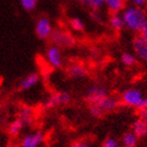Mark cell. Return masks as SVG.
Masks as SVG:
<instances>
[{
  "label": "cell",
  "mask_w": 147,
  "mask_h": 147,
  "mask_svg": "<svg viewBox=\"0 0 147 147\" xmlns=\"http://www.w3.org/2000/svg\"><path fill=\"white\" fill-rule=\"evenodd\" d=\"M122 18L125 23V28L132 32H139L147 20V16L142 7L132 5L123 9Z\"/></svg>",
  "instance_id": "6da1fadb"
},
{
  "label": "cell",
  "mask_w": 147,
  "mask_h": 147,
  "mask_svg": "<svg viewBox=\"0 0 147 147\" xmlns=\"http://www.w3.org/2000/svg\"><path fill=\"white\" fill-rule=\"evenodd\" d=\"M143 99H144V96L137 88L127 89L121 96V101L123 104L129 107H135L137 109H139Z\"/></svg>",
  "instance_id": "7a4b0ae2"
},
{
  "label": "cell",
  "mask_w": 147,
  "mask_h": 147,
  "mask_svg": "<svg viewBox=\"0 0 147 147\" xmlns=\"http://www.w3.org/2000/svg\"><path fill=\"white\" fill-rule=\"evenodd\" d=\"M53 32V25L52 22L47 17H40L36 22L35 25V33L41 40H46L51 38Z\"/></svg>",
  "instance_id": "3957f363"
},
{
  "label": "cell",
  "mask_w": 147,
  "mask_h": 147,
  "mask_svg": "<svg viewBox=\"0 0 147 147\" xmlns=\"http://www.w3.org/2000/svg\"><path fill=\"white\" fill-rule=\"evenodd\" d=\"M106 96H108L107 90L103 86L92 85L86 92L84 99L89 105L92 104H99L102 99H104Z\"/></svg>",
  "instance_id": "277c9868"
},
{
  "label": "cell",
  "mask_w": 147,
  "mask_h": 147,
  "mask_svg": "<svg viewBox=\"0 0 147 147\" xmlns=\"http://www.w3.org/2000/svg\"><path fill=\"white\" fill-rule=\"evenodd\" d=\"M45 58L46 61L52 67L54 68H59L62 66L63 63V58H62V53L60 47L55 44L49 45L46 49L45 53Z\"/></svg>",
  "instance_id": "5b68a950"
},
{
  "label": "cell",
  "mask_w": 147,
  "mask_h": 147,
  "mask_svg": "<svg viewBox=\"0 0 147 147\" xmlns=\"http://www.w3.org/2000/svg\"><path fill=\"white\" fill-rule=\"evenodd\" d=\"M51 40L53 44L59 47H71L75 44V39L73 38V36L64 31L53 32Z\"/></svg>",
  "instance_id": "8992f818"
},
{
  "label": "cell",
  "mask_w": 147,
  "mask_h": 147,
  "mask_svg": "<svg viewBox=\"0 0 147 147\" xmlns=\"http://www.w3.org/2000/svg\"><path fill=\"white\" fill-rule=\"evenodd\" d=\"M71 101V95L66 92H58L49 96L46 101V106L49 108H54L58 105H65Z\"/></svg>",
  "instance_id": "52a82bcc"
},
{
  "label": "cell",
  "mask_w": 147,
  "mask_h": 147,
  "mask_svg": "<svg viewBox=\"0 0 147 147\" xmlns=\"http://www.w3.org/2000/svg\"><path fill=\"white\" fill-rule=\"evenodd\" d=\"M132 47L136 57H138L142 61L147 62V40L141 36L136 37L132 41Z\"/></svg>",
  "instance_id": "ba28073f"
},
{
  "label": "cell",
  "mask_w": 147,
  "mask_h": 147,
  "mask_svg": "<svg viewBox=\"0 0 147 147\" xmlns=\"http://www.w3.org/2000/svg\"><path fill=\"white\" fill-rule=\"evenodd\" d=\"M44 140V135L41 131H35L25 135L21 140V147H39Z\"/></svg>",
  "instance_id": "9c48e42d"
},
{
  "label": "cell",
  "mask_w": 147,
  "mask_h": 147,
  "mask_svg": "<svg viewBox=\"0 0 147 147\" xmlns=\"http://www.w3.org/2000/svg\"><path fill=\"white\" fill-rule=\"evenodd\" d=\"M38 82H39V75L37 73H31L20 81L19 87L21 90H28L34 87Z\"/></svg>",
  "instance_id": "30bf717a"
},
{
  "label": "cell",
  "mask_w": 147,
  "mask_h": 147,
  "mask_svg": "<svg viewBox=\"0 0 147 147\" xmlns=\"http://www.w3.org/2000/svg\"><path fill=\"white\" fill-rule=\"evenodd\" d=\"M18 119L23 123L24 127H28L32 125L33 120H34V111L31 107L24 106L19 110L18 113Z\"/></svg>",
  "instance_id": "8fae6325"
},
{
  "label": "cell",
  "mask_w": 147,
  "mask_h": 147,
  "mask_svg": "<svg viewBox=\"0 0 147 147\" xmlns=\"http://www.w3.org/2000/svg\"><path fill=\"white\" fill-rule=\"evenodd\" d=\"M98 105L104 113H110V111H113L115 109L118 108L119 101L111 96H106L104 99H102Z\"/></svg>",
  "instance_id": "7c38bea8"
},
{
  "label": "cell",
  "mask_w": 147,
  "mask_h": 147,
  "mask_svg": "<svg viewBox=\"0 0 147 147\" xmlns=\"http://www.w3.org/2000/svg\"><path fill=\"white\" fill-rule=\"evenodd\" d=\"M68 76L74 78V79H82V78H85L87 76V68L82 64H78V63H75V64L71 65L68 67Z\"/></svg>",
  "instance_id": "4fadbf2b"
},
{
  "label": "cell",
  "mask_w": 147,
  "mask_h": 147,
  "mask_svg": "<svg viewBox=\"0 0 147 147\" xmlns=\"http://www.w3.org/2000/svg\"><path fill=\"white\" fill-rule=\"evenodd\" d=\"M125 0H105V5L113 14H119L125 9Z\"/></svg>",
  "instance_id": "5bb4252c"
},
{
  "label": "cell",
  "mask_w": 147,
  "mask_h": 147,
  "mask_svg": "<svg viewBox=\"0 0 147 147\" xmlns=\"http://www.w3.org/2000/svg\"><path fill=\"white\" fill-rule=\"evenodd\" d=\"M132 132L135 134L138 138L144 137L147 135V122L142 121V120L138 119L136 120L134 124H132Z\"/></svg>",
  "instance_id": "9a60e30c"
},
{
  "label": "cell",
  "mask_w": 147,
  "mask_h": 147,
  "mask_svg": "<svg viewBox=\"0 0 147 147\" xmlns=\"http://www.w3.org/2000/svg\"><path fill=\"white\" fill-rule=\"evenodd\" d=\"M109 24L115 31H121L125 28V23L122 18V15L119 14H113L109 18Z\"/></svg>",
  "instance_id": "2e32d148"
},
{
  "label": "cell",
  "mask_w": 147,
  "mask_h": 147,
  "mask_svg": "<svg viewBox=\"0 0 147 147\" xmlns=\"http://www.w3.org/2000/svg\"><path fill=\"white\" fill-rule=\"evenodd\" d=\"M23 128H24L23 123H22L19 119H16L9 125L7 132H9V136H12V137H16V136H18L19 134L21 132V130Z\"/></svg>",
  "instance_id": "e0dca14e"
},
{
  "label": "cell",
  "mask_w": 147,
  "mask_h": 147,
  "mask_svg": "<svg viewBox=\"0 0 147 147\" xmlns=\"http://www.w3.org/2000/svg\"><path fill=\"white\" fill-rule=\"evenodd\" d=\"M137 142H138V137L132 131L126 132L122 138L123 147H136Z\"/></svg>",
  "instance_id": "ac0fdd59"
},
{
  "label": "cell",
  "mask_w": 147,
  "mask_h": 147,
  "mask_svg": "<svg viewBox=\"0 0 147 147\" xmlns=\"http://www.w3.org/2000/svg\"><path fill=\"white\" fill-rule=\"evenodd\" d=\"M69 25H71V30L76 32H83L84 31V28H85V24H84V22L81 20L80 18L78 17H74V18L71 19V21H69Z\"/></svg>",
  "instance_id": "d6986e66"
},
{
  "label": "cell",
  "mask_w": 147,
  "mask_h": 147,
  "mask_svg": "<svg viewBox=\"0 0 147 147\" xmlns=\"http://www.w3.org/2000/svg\"><path fill=\"white\" fill-rule=\"evenodd\" d=\"M121 61L126 66H132L137 62V57L135 55L130 54V53H124L122 57H121Z\"/></svg>",
  "instance_id": "ffe728a7"
},
{
  "label": "cell",
  "mask_w": 147,
  "mask_h": 147,
  "mask_svg": "<svg viewBox=\"0 0 147 147\" xmlns=\"http://www.w3.org/2000/svg\"><path fill=\"white\" fill-rule=\"evenodd\" d=\"M84 2L92 11H99L105 5V0H85Z\"/></svg>",
  "instance_id": "44dd1931"
},
{
  "label": "cell",
  "mask_w": 147,
  "mask_h": 147,
  "mask_svg": "<svg viewBox=\"0 0 147 147\" xmlns=\"http://www.w3.org/2000/svg\"><path fill=\"white\" fill-rule=\"evenodd\" d=\"M19 1H20L22 9L28 12L34 11L36 9L37 3H38V0H19Z\"/></svg>",
  "instance_id": "7402d4cb"
},
{
  "label": "cell",
  "mask_w": 147,
  "mask_h": 147,
  "mask_svg": "<svg viewBox=\"0 0 147 147\" xmlns=\"http://www.w3.org/2000/svg\"><path fill=\"white\" fill-rule=\"evenodd\" d=\"M89 113L92 117L98 119V118H101L104 115V111L101 109V107L98 104H92L89 105Z\"/></svg>",
  "instance_id": "603a6c76"
},
{
  "label": "cell",
  "mask_w": 147,
  "mask_h": 147,
  "mask_svg": "<svg viewBox=\"0 0 147 147\" xmlns=\"http://www.w3.org/2000/svg\"><path fill=\"white\" fill-rule=\"evenodd\" d=\"M102 147H121L119 141L113 137H108L104 140Z\"/></svg>",
  "instance_id": "cb8c5ba5"
},
{
  "label": "cell",
  "mask_w": 147,
  "mask_h": 147,
  "mask_svg": "<svg viewBox=\"0 0 147 147\" xmlns=\"http://www.w3.org/2000/svg\"><path fill=\"white\" fill-rule=\"evenodd\" d=\"M71 147H94L90 142L86 141V140H77L73 142Z\"/></svg>",
  "instance_id": "d4e9b609"
},
{
  "label": "cell",
  "mask_w": 147,
  "mask_h": 147,
  "mask_svg": "<svg viewBox=\"0 0 147 147\" xmlns=\"http://www.w3.org/2000/svg\"><path fill=\"white\" fill-rule=\"evenodd\" d=\"M139 33H140L139 36H141L142 38H144V39L147 40V20L145 21L144 24L142 25V28H141V30L139 31Z\"/></svg>",
  "instance_id": "484cf974"
},
{
  "label": "cell",
  "mask_w": 147,
  "mask_h": 147,
  "mask_svg": "<svg viewBox=\"0 0 147 147\" xmlns=\"http://www.w3.org/2000/svg\"><path fill=\"white\" fill-rule=\"evenodd\" d=\"M139 119L147 122V108L139 109Z\"/></svg>",
  "instance_id": "4316f807"
},
{
  "label": "cell",
  "mask_w": 147,
  "mask_h": 147,
  "mask_svg": "<svg viewBox=\"0 0 147 147\" xmlns=\"http://www.w3.org/2000/svg\"><path fill=\"white\" fill-rule=\"evenodd\" d=\"M131 3L135 6H139V7H142L143 5H145L147 2V0H130Z\"/></svg>",
  "instance_id": "83f0119b"
},
{
  "label": "cell",
  "mask_w": 147,
  "mask_h": 147,
  "mask_svg": "<svg viewBox=\"0 0 147 147\" xmlns=\"http://www.w3.org/2000/svg\"><path fill=\"white\" fill-rule=\"evenodd\" d=\"M80 1H85V0H80Z\"/></svg>",
  "instance_id": "f1b7e54d"
}]
</instances>
